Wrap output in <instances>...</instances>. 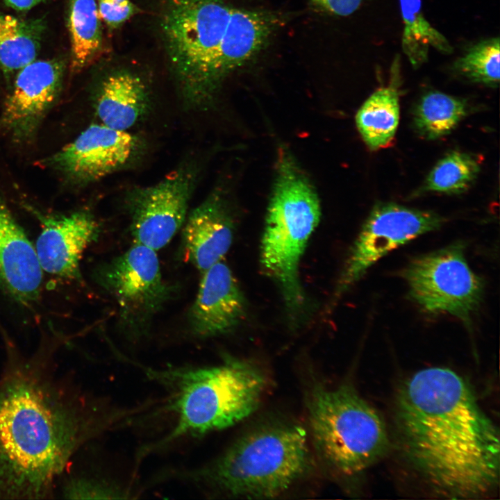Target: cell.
I'll return each instance as SVG.
<instances>
[{"label":"cell","instance_id":"cell-1","mask_svg":"<svg viewBox=\"0 0 500 500\" xmlns=\"http://www.w3.org/2000/svg\"><path fill=\"white\" fill-rule=\"evenodd\" d=\"M51 356L10 349L0 372V500L55 499L78 453L126 415L82 391Z\"/></svg>","mask_w":500,"mask_h":500},{"label":"cell","instance_id":"cell-2","mask_svg":"<svg viewBox=\"0 0 500 500\" xmlns=\"http://www.w3.org/2000/svg\"><path fill=\"white\" fill-rule=\"evenodd\" d=\"M395 425L403 456L439 494L477 499L498 485V428L454 371L428 367L406 379L396 397Z\"/></svg>","mask_w":500,"mask_h":500},{"label":"cell","instance_id":"cell-3","mask_svg":"<svg viewBox=\"0 0 500 500\" xmlns=\"http://www.w3.org/2000/svg\"><path fill=\"white\" fill-rule=\"evenodd\" d=\"M147 376L166 391L165 410L174 419L166 435L144 447L140 456L183 438H196L233 426L259 407L268 385L255 364L235 358L204 367L148 368Z\"/></svg>","mask_w":500,"mask_h":500},{"label":"cell","instance_id":"cell-4","mask_svg":"<svg viewBox=\"0 0 500 500\" xmlns=\"http://www.w3.org/2000/svg\"><path fill=\"white\" fill-rule=\"evenodd\" d=\"M308 433L294 423L260 426L244 433L212 461L184 478L210 494L230 498H276L308 472Z\"/></svg>","mask_w":500,"mask_h":500},{"label":"cell","instance_id":"cell-5","mask_svg":"<svg viewBox=\"0 0 500 500\" xmlns=\"http://www.w3.org/2000/svg\"><path fill=\"white\" fill-rule=\"evenodd\" d=\"M318 194L289 151L278 157L260 242V262L293 315L306 308L299 264L321 218Z\"/></svg>","mask_w":500,"mask_h":500},{"label":"cell","instance_id":"cell-6","mask_svg":"<svg viewBox=\"0 0 500 500\" xmlns=\"http://www.w3.org/2000/svg\"><path fill=\"white\" fill-rule=\"evenodd\" d=\"M307 410L317 453L335 475L360 474L388 450L389 438L382 417L350 385L312 383L308 392Z\"/></svg>","mask_w":500,"mask_h":500},{"label":"cell","instance_id":"cell-7","mask_svg":"<svg viewBox=\"0 0 500 500\" xmlns=\"http://www.w3.org/2000/svg\"><path fill=\"white\" fill-rule=\"evenodd\" d=\"M232 8L222 0H169L161 26L167 52L185 100L208 103L218 83L215 65Z\"/></svg>","mask_w":500,"mask_h":500},{"label":"cell","instance_id":"cell-8","mask_svg":"<svg viewBox=\"0 0 500 500\" xmlns=\"http://www.w3.org/2000/svg\"><path fill=\"white\" fill-rule=\"evenodd\" d=\"M411 299L428 313L455 316L470 327L483 300V283L469 266L461 242L413 258L406 267Z\"/></svg>","mask_w":500,"mask_h":500},{"label":"cell","instance_id":"cell-9","mask_svg":"<svg viewBox=\"0 0 500 500\" xmlns=\"http://www.w3.org/2000/svg\"><path fill=\"white\" fill-rule=\"evenodd\" d=\"M96 278L116 301L121 324L132 336L145 333L174 290L162 278L156 251L135 242L101 265Z\"/></svg>","mask_w":500,"mask_h":500},{"label":"cell","instance_id":"cell-10","mask_svg":"<svg viewBox=\"0 0 500 500\" xmlns=\"http://www.w3.org/2000/svg\"><path fill=\"white\" fill-rule=\"evenodd\" d=\"M438 214L396 203L375 205L362 226L340 275L336 294L359 281L377 261L415 238L440 228Z\"/></svg>","mask_w":500,"mask_h":500},{"label":"cell","instance_id":"cell-11","mask_svg":"<svg viewBox=\"0 0 500 500\" xmlns=\"http://www.w3.org/2000/svg\"><path fill=\"white\" fill-rule=\"evenodd\" d=\"M194 172L182 167L158 183L133 191L128 199L134 242L156 251L183 226L194 185Z\"/></svg>","mask_w":500,"mask_h":500},{"label":"cell","instance_id":"cell-12","mask_svg":"<svg viewBox=\"0 0 500 500\" xmlns=\"http://www.w3.org/2000/svg\"><path fill=\"white\" fill-rule=\"evenodd\" d=\"M136 147L137 140L128 131L94 124L44 162L74 183H88L127 164Z\"/></svg>","mask_w":500,"mask_h":500},{"label":"cell","instance_id":"cell-13","mask_svg":"<svg viewBox=\"0 0 500 500\" xmlns=\"http://www.w3.org/2000/svg\"><path fill=\"white\" fill-rule=\"evenodd\" d=\"M62 74V64L51 60L19 69L0 115V132L17 143L32 140L58 98Z\"/></svg>","mask_w":500,"mask_h":500},{"label":"cell","instance_id":"cell-14","mask_svg":"<svg viewBox=\"0 0 500 500\" xmlns=\"http://www.w3.org/2000/svg\"><path fill=\"white\" fill-rule=\"evenodd\" d=\"M40 219L35 248L42 270L61 278H78L83 252L99 233L97 220L83 210Z\"/></svg>","mask_w":500,"mask_h":500},{"label":"cell","instance_id":"cell-15","mask_svg":"<svg viewBox=\"0 0 500 500\" xmlns=\"http://www.w3.org/2000/svg\"><path fill=\"white\" fill-rule=\"evenodd\" d=\"M246 302L229 267L222 260L203 273L189 312L192 333L201 338L231 331L244 318Z\"/></svg>","mask_w":500,"mask_h":500},{"label":"cell","instance_id":"cell-16","mask_svg":"<svg viewBox=\"0 0 500 500\" xmlns=\"http://www.w3.org/2000/svg\"><path fill=\"white\" fill-rule=\"evenodd\" d=\"M42 271L35 246L0 199V288L28 306L38 299Z\"/></svg>","mask_w":500,"mask_h":500},{"label":"cell","instance_id":"cell-17","mask_svg":"<svg viewBox=\"0 0 500 500\" xmlns=\"http://www.w3.org/2000/svg\"><path fill=\"white\" fill-rule=\"evenodd\" d=\"M183 225L185 255L201 274L222 260L233 242L234 223L219 195H210L194 208Z\"/></svg>","mask_w":500,"mask_h":500},{"label":"cell","instance_id":"cell-18","mask_svg":"<svg viewBox=\"0 0 500 500\" xmlns=\"http://www.w3.org/2000/svg\"><path fill=\"white\" fill-rule=\"evenodd\" d=\"M274 27L275 20L271 15L232 8L215 60L218 85L228 73L262 49Z\"/></svg>","mask_w":500,"mask_h":500},{"label":"cell","instance_id":"cell-19","mask_svg":"<svg viewBox=\"0 0 500 500\" xmlns=\"http://www.w3.org/2000/svg\"><path fill=\"white\" fill-rule=\"evenodd\" d=\"M149 99L143 81L138 75L119 71L102 82L96 101V113L108 127L127 131L148 110Z\"/></svg>","mask_w":500,"mask_h":500},{"label":"cell","instance_id":"cell-20","mask_svg":"<svg viewBox=\"0 0 500 500\" xmlns=\"http://www.w3.org/2000/svg\"><path fill=\"white\" fill-rule=\"evenodd\" d=\"M399 93L394 84L374 91L356 115V124L365 144L372 151L388 147L399 122Z\"/></svg>","mask_w":500,"mask_h":500},{"label":"cell","instance_id":"cell-21","mask_svg":"<svg viewBox=\"0 0 500 500\" xmlns=\"http://www.w3.org/2000/svg\"><path fill=\"white\" fill-rule=\"evenodd\" d=\"M68 29L71 40L72 71L88 66L102 48L101 18L96 0H70Z\"/></svg>","mask_w":500,"mask_h":500},{"label":"cell","instance_id":"cell-22","mask_svg":"<svg viewBox=\"0 0 500 500\" xmlns=\"http://www.w3.org/2000/svg\"><path fill=\"white\" fill-rule=\"evenodd\" d=\"M399 1L403 24L401 47L412 67L417 68L427 61L431 47L442 53H452L447 38L425 18L422 0Z\"/></svg>","mask_w":500,"mask_h":500},{"label":"cell","instance_id":"cell-23","mask_svg":"<svg viewBox=\"0 0 500 500\" xmlns=\"http://www.w3.org/2000/svg\"><path fill=\"white\" fill-rule=\"evenodd\" d=\"M467 112L465 100L439 91H430L417 102L413 112V124L422 137L436 140L451 133Z\"/></svg>","mask_w":500,"mask_h":500},{"label":"cell","instance_id":"cell-24","mask_svg":"<svg viewBox=\"0 0 500 500\" xmlns=\"http://www.w3.org/2000/svg\"><path fill=\"white\" fill-rule=\"evenodd\" d=\"M37 24L0 12V67L4 72L19 70L35 60L41 33Z\"/></svg>","mask_w":500,"mask_h":500},{"label":"cell","instance_id":"cell-25","mask_svg":"<svg viewBox=\"0 0 500 500\" xmlns=\"http://www.w3.org/2000/svg\"><path fill=\"white\" fill-rule=\"evenodd\" d=\"M478 160L460 151H452L440 158L428 174L422 190L442 194L466 191L480 172Z\"/></svg>","mask_w":500,"mask_h":500},{"label":"cell","instance_id":"cell-26","mask_svg":"<svg viewBox=\"0 0 500 500\" xmlns=\"http://www.w3.org/2000/svg\"><path fill=\"white\" fill-rule=\"evenodd\" d=\"M499 46L498 37L473 44L455 61V71L470 82L497 87L500 78Z\"/></svg>","mask_w":500,"mask_h":500},{"label":"cell","instance_id":"cell-27","mask_svg":"<svg viewBox=\"0 0 500 500\" xmlns=\"http://www.w3.org/2000/svg\"><path fill=\"white\" fill-rule=\"evenodd\" d=\"M130 489L94 475L67 470L58 483L56 498L67 499H126Z\"/></svg>","mask_w":500,"mask_h":500},{"label":"cell","instance_id":"cell-28","mask_svg":"<svg viewBox=\"0 0 500 500\" xmlns=\"http://www.w3.org/2000/svg\"><path fill=\"white\" fill-rule=\"evenodd\" d=\"M97 3L101 19L112 28L122 26L138 12L131 0H97Z\"/></svg>","mask_w":500,"mask_h":500},{"label":"cell","instance_id":"cell-29","mask_svg":"<svg viewBox=\"0 0 500 500\" xmlns=\"http://www.w3.org/2000/svg\"><path fill=\"white\" fill-rule=\"evenodd\" d=\"M318 7L338 16H349L360 7L362 0H311Z\"/></svg>","mask_w":500,"mask_h":500},{"label":"cell","instance_id":"cell-30","mask_svg":"<svg viewBox=\"0 0 500 500\" xmlns=\"http://www.w3.org/2000/svg\"><path fill=\"white\" fill-rule=\"evenodd\" d=\"M7 6L19 11L28 10L46 0H3Z\"/></svg>","mask_w":500,"mask_h":500}]
</instances>
